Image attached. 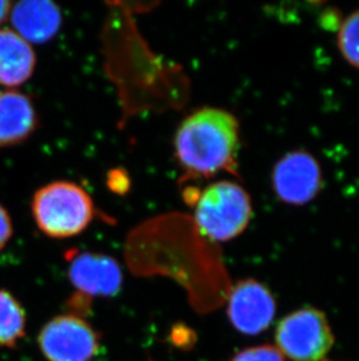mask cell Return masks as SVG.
Returning a JSON list of instances; mask_svg holds the SVG:
<instances>
[{
	"label": "cell",
	"mask_w": 359,
	"mask_h": 361,
	"mask_svg": "<svg viewBox=\"0 0 359 361\" xmlns=\"http://www.w3.org/2000/svg\"><path fill=\"white\" fill-rule=\"evenodd\" d=\"M239 122L225 109L203 106L181 122L174 154L184 181L210 179L222 172L237 174Z\"/></svg>",
	"instance_id": "obj_1"
},
{
	"label": "cell",
	"mask_w": 359,
	"mask_h": 361,
	"mask_svg": "<svg viewBox=\"0 0 359 361\" xmlns=\"http://www.w3.org/2000/svg\"><path fill=\"white\" fill-rule=\"evenodd\" d=\"M32 213L44 235L69 239L88 228L97 216V207L81 185L56 180L35 192Z\"/></svg>",
	"instance_id": "obj_2"
},
{
	"label": "cell",
	"mask_w": 359,
	"mask_h": 361,
	"mask_svg": "<svg viewBox=\"0 0 359 361\" xmlns=\"http://www.w3.org/2000/svg\"><path fill=\"white\" fill-rule=\"evenodd\" d=\"M193 221L201 235L227 242L241 235L252 218V201L236 181L220 180L200 191L194 204Z\"/></svg>",
	"instance_id": "obj_3"
},
{
	"label": "cell",
	"mask_w": 359,
	"mask_h": 361,
	"mask_svg": "<svg viewBox=\"0 0 359 361\" xmlns=\"http://www.w3.org/2000/svg\"><path fill=\"white\" fill-rule=\"evenodd\" d=\"M68 279L76 293L69 298L68 314L84 318L94 298H110L120 291L122 270L117 259L101 252H67Z\"/></svg>",
	"instance_id": "obj_4"
},
{
	"label": "cell",
	"mask_w": 359,
	"mask_h": 361,
	"mask_svg": "<svg viewBox=\"0 0 359 361\" xmlns=\"http://www.w3.org/2000/svg\"><path fill=\"white\" fill-rule=\"evenodd\" d=\"M275 341V348L286 359L325 361L334 345V334L323 312L306 307L279 323Z\"/></svg>",
	"instance_id": "obj_5"
},
{
	"label": "cell",
	"mask_w": 359,
	"mask_h": 361,
	"mask_svg": "<svg viewBox=\"0 0 359 361\" xmlns=\"http://www.w3.org/2000/svg\"><path fill=\"white\" fill-rule=\"evenodd\" d=\"M101 338L84 318L65 314L42 327L37 343L48 361H90L99 353Z\"/></svg>",
	"instance_id": "obj_6"
},
{
	"label": "cell",
	"mask_w": 359,
	"mask_h": 361,
	"mask_svg": "<svg viewBox=\"0 0 359 361\" xmlns=\"http://www.w3.org/2000/svg\"><path fill=\"white\" fill-rule=\"evenodd\" d=\"M322 188V171L319 161L307 151L286 154L275 164L272 172V188L284 204H308Z\"/></svg>",
	"instance_id": "obj_7"
},
{
	"label": "cell",
	"mask_w": 359,
	"mask_h": 361,
	"mask_svg": "<svg viewBox=\"0 0 359 361\" xmlns=\"http://www.w3.org/2000/svg\"><path fill=\"white\" fill-rule=\"evenodd\" d=\"M275 311V297L258 281H241L229 293L227 317L241 334L256 336L266 330Z\"/></svg>",
	"instance_id": "obj_8"
},
{
	"label": "cell",
	"mask_w": 359,
	"mask_h": 361,
	"mask_svg": "<svg viewBox=\"0 0 359 361\" xmlns=\"http://www.w3.org/2000/svg\"><path fill=\"white\" fill-rule=\"evenodd\" d=\"M13 31L28 44H44L58 35L62 26L61 11L49 0H25L12 5Z\"/></svg>",
	"instance_id": "obj_9"
},
{
	"label": "cell",
	"mask_w": 359,
	"mask_h": 361,
	"mask_svg": "<svg viewBox=\"0 0 359 361\" xmlns=\"http://www.w3.org/2000/svg\"><path fill=\"white\" fill-rule=\"evenodd\" d=\"M37 126V109L27 95L17 90L0 92V149L24 143Z\"/></svg>",
	"instance_id": "obj_10"
},
{
	"label": "cell",
	"mask_w": 359,
	"mask_h": 361,
	"mask_svg": "<svg viewBox=\"0 0 359 361\" xmlns=\"http://www.w3.org/2000/svg\"><path fill=\"white\" fill-rule=\"evenodd\" d=\"M37 56L31 44L13 30H0V85L18 87L31 79Z\"/></svg>",
	"instance_id": "obj_11"
},
{
	"label": "cell",
	"mask_w": 359,
	"mask_h": 361,
	"mask_svg": "<svg viewBox=\"0 0 359 361\" xmlns=\"http://www.w3.org/2000/svg\"><path fill=\"white\" fill-rule=\"evenodd\" d=\"M26 314L17 298L6 290H0V346L14 348L23 339Z\"/></svg>",
	"instance_id": "obj_12"
},
{
	"label": "cell",
	"mask_w": 359,
	"mask_h": 361,
	"mask_svg": "<svg viewBox=\"0 0 359 361\" xmlns=\"http://www.w3.org/2000/svg\"><path fill=\"white\" fill-rule=\"evenodd\" d=\"M337 47L343 59L359 69V10L342 21L337 33Z\"/></svg>",
	"instance_id": "obj_13"
},
{
	"label": "cell",
	"mask_w": 359,
	"mask_h": 361,
	"mask_svg": "<svg viewBox=\"0 0 359 361\" xmlns=\"http://www.w3.org/2000/svg\"><path fill=\"white\" fill-rule=\"evenodd\" d=\"M230 361H287L278 348L272 345H260L245 348Z\"/></svg>",
	"instance_id": "obj_14"
},
{
	"label": "cell",
	"mask_w": 359,
	"mask_h": 361,
	"mask_svg": "<svg viewBox=\"0 0 359 361\" xmlns=\"http://www.w3.org/2000/svg\"><path fill=\"white\" fill-rule=\"evenodd\" d=\"M108 186L113 193L124 195L129 191L130 178L124 170H112L108 174Z\"/></svg>",
	"instance_id": "obj_15"
},
{
	"label": "cell",
	"mask_w": 359,
	"mask_h": 361,
	"mask_svg": "<svg viewBox=\"0 0 359 361\" xmlns=\"http://www.w3.org/2000/svg\"><path fill=\"white\" fill-rule=\"evenodd\" d=\"M13 234V226L6 209L0 204V250L5 248Z\"/></svg>",
	"instance_id": "obj_16"
},
{
	"label": "cell",
	"mask_w": 359,
	"mask_h": 361,
	"mask_svg": "<svg viewBox=\"0 0 359 361\" xmlns=\"http://www.w3.org/2000/svg\"><path fill=\"white\" fill-rule=\"evenodd\" d=\"M13 4L7 1V0H0V25L10 17L11 8Z\"/></svg>",
	"instance_id": "obj_17"
},
{
	"label": "cell",
	"mask_w": 359,
	"mask_h": 361,
	"mask_svg": "<svg viewBox=\"0 0 359 361\" xmlns=\"http://www.w3.org/2000/svg\"><path fill=\"white\" fill-rule=\"evenodd\" d=\"M147 361H154V360H153V359H149V360H147Z\"/></svg>",
	"instance_id": "obj_18"
},
{
	"label": "cell",
	"mask_w": 359,
	"mask_h": 361,
	"mask_svg": "<svg viewBox=\"0 0 359 361\" xmlns=\"http://www.w3.org/2000/svg\"><path fill=\"white\" fill-rule=\"evenodd\" d=\"M325 361H327V360H325Z\"/></svg>",
	"instance_id": "obj_19"
}]
</instances>
